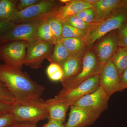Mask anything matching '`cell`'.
<instances>
[{"label": "cell", "instance_id": "6da1fadb", "mask_svg": "<svg viewBox=\"0 0 127 127\" xmlns=\"http://www.w3.org/2000/svg\"><path fill=\"white\" fill-rule=\"evenodd\" d=\"M0 80L15 96L16 102L39 100L45 90L27 73L5 64H0Z\"/></svg>", "mask_w": 127, "mask_h": 127}, {"label": "cell", "instance_id": "7a4b0ae2", "mask_svg": "<svg viewBox=\"0 0 127 127\" xmlns=\"http://www.w3.org/2000/svg\"><path fill=\"white\" fill-rule=\"evenodd\" d=\"M127 20V10L119 8L107 18L86 31L83 39L87 46H91L108 33L118 30Z\"/></svg>", "mask_w": 127, "mask_h": 127}, {"label": "cell", "instance_id": "3957f363", "mask_svg": "<svg viewBox=\"0 0 127 127\" xmlns=\"http://www.w3.org/2000/svg\"><path fill=\"white\" fill-rule=\"evenodd\" d=\"M11 112L18 123L37 124L39 121L48 119L49 117L45 101L42 98L16 102L13 104Z\"/></svg>", "mask_w": 127, "mask_h": 127}, {"label": "cell", "instance_id": "277c9868", "mask_svg": "<svg viewBox=\"0 0 127 127\" xmlns=\"http://www.w3.org/2000/svg\"><path fill=\"white\" fill-rule=\"evenodd\" d=\"M62 4L60 0H41L37 4L17 12L10 22L17 24L43 20L55 15Z\"/></svg>", "mask_w": 127, "mask_h": 127}, {"label": "cell", "instance_id": "5b68a950", "mask_svg": "<svg viewBox=\"0 0 127 127\" xmlns=\"http://www.w3.org/2000/svg\"><path fill=\"white\" fill-rule=\"evenodd\" d=\"M102 68L95 53L91 50L86 51L83 57L81 71L74 77L62 83L63 88L61 91L72 89L94 75L100 74Z\"/></svg>", "mask_w": 127, "mask_h": 127}, {"label": "cell", "instance_id": "8992f818", "mask_svg": "<svg viewBox=\"0 0 127 127\" xmlns=\"http://www.w3.org/2000/svg\"><path fill=\"white\" fill-rule=\"evenodd\" d=\"M28 42L14 41L0 45V60L5 65L22 70L25 65Z\"/></svg>", "mask_w": 127, "mask_h": 127}, {"label": "cell", "instance_id": "52a82bcc", "mask_svg": "<svg viewBox=\"0 0 127 127\" xmlns=\"http://www.w3.org/2000/svg\"><path fill=\"white\" fill-rule=\"evenodd\" d=\"M99 86V74H97L72 89L66 91H60L55 98L57 100L71 106L77 100L94 92Z\"/></svg>", "mask_w": 127, "mask_h": 127}, {"label": "cell", "instance_id": "ba28073f", "mask_svg": "<svg viewBox=\"0 0 127 127\" xmlns=\"http://www.w3.org/2000/svg\"><path fill=\"white\" fill-rule=\"evenodd\" d=\"M42 20L15 24L7 33L0 37V45L14 41L31 42L36 41L37 29Z\"/></svg>", "mask_w": 127, "mask_h": 127}, {"label": "cell", "instance_id": "9c48e42d", "mask_svg": "<svg viewBox=\"0 0 127 127\" xmlns=\"http://www.w3.org/2000/svg\"><path fill=\"white\" fill-rule=\"evenodd\" d=\"M53 44L40 41L28 42L25 65L32 68H38L48 58L53 49Z\"/></svg>", "mask_w": 127, "mask_h": 127}, {"label": "cell", "instance_id": "30bf717a", "mask_svg": "<svg viewBox=\"0 0 127 127\" xmlns=\"http://www.w3.org/2000/svg\"><path fill=\"white\" fill-rule=\"evenodd\" d=\"M67 122L64 127H87L91 126L99 118L101 113L97 111L71 105Z\"/></svg>", "mask_w": 127, "mask_h": 127}, {"label": "cell", "instance_id": "8fae6325", "mask_svg": "<svg viewBox=\"0 0 127 127\" xmlns=\"http://www.w3.org/2000/svg\"><path fill=\"white\" fill-rule=\"evenodd\" d=\"M119 47L117 30L109 32L98 42L95 50L102 67L112 60Z\"/></svg>", "mask_w": 127, "mask_h": 127}, {"label": "cell", "instance_id": "7c38bea8", "mask_svg": "<svg viewBox=\"0 0 127 127\" xmlns=\"http://www.w3.org/2000/svg\"><path fill=\"white\" fill-rule=\"evenodd\" d=\"M120 77L112 61L106 64L99 74V86L110 96L120 91Z\"/></svg>", "mask_w": 127, "mask_h": 127}, {"label": "cell", "instance_id": "4fadbf2b", "mask_svg": "<svg viewBox=\"0 0 127 127\" xmlns=\"http://www.w3.org/2000/svg\"><path fill=\"white\" fill-rule=\"evenodd\" d=\"M109 97L99 86L94 92L77 100L71 105L92 109L101 114L107 108Z\"/></svg>", "mask_w": 127, "mask_h": 127}, {"label": "cell", "instance_id": "5bb4252c", "mask_svg": "<svg viewBox=\"0 0 127 127\" xmlns=\"http://www.w3.org/2000/svg\"><path fill=\"white\" fill-rule=\"evenodd\" d=\"M122 0H96L92 4L95 12L93 23L103 20L120 7Z\"/></svg>", "mask_w": 127, "mask_h": 127}, {"label": "cell", "instance_id": "9a60e30c", "mask_svg": "<svg viewBox=\"0 0 127 127\" xmlns=\"http://www.w3.org/2000/svg\"><path fill=\"white\" fill-rule=\"evenodd\" d=\"M93 7L92 4L86 0H70L63 5L54 15L61 20H63L71 16H75L82 11Z\"/></svg>", "mask_w": 127, "mask_h": 127}, {"label": "cell", "instance_id": "2e32d148", "mask_svg": "<svg viewBox=\"0 0 127 127\" xmlns=\"http://www.w3.org/2000/svg\"><path fill=\"white\" fill-rule=\"evenodd\" d=\"M45 103L49 115L48 120L64 123L70 105L57 100L55 97L45 101Z\"/></svg>", "mask_w": 127, "mask_h": 127}, {"label": "cell", "instance_id": "e0dca14e", "mask_svg": "<svg viewBox=\"0 0 127 127\" xmlns=\"http://www.w3.org/2000/svg\"><path fill=\"white\" fill-rule=\"evenodd\" d=\"M62 41L68 51L70 57L83 58L87 47L83 39L65 38L62 39Z\"/></svg>", "mask_w": 127, "mask_h": 127}, {"label": "cell", "instance_id": "ac0fdd59", "mask_svg": "<svg viewBox=\"0 0 127 127\" xmlns=\"http://www.w3.org/2000/svg\"><path fill=\"white\" fill-rule=\"evenodd\" d=\"M82 58L70 57L61 66L63 71L62 83L74 77L81 69Z\"/></svg>", "mask_w": 127, "mask_h": 127}, {"label": "cell", "instance_id": "d6986e66", "mask_svg": "<svg viewBox=\"0 0 127 127\" xmlns=\"http://www.w3.org/2000/svg\"><path fill=\"white\" fill-rule=\"evenodd\" d=\"M70 57L68 51L62 40L55 45L51 54L47 59L50 63H55L61 66Z\"/></svg>", "mask_w": 127, "mask_h": 127}, {"label": "cell", "instance_id": "ffe728a7", "mask_svg": "<svg viewBox=\"0 0 127 127\" xmlns=\"http://www.w3.org/2000/svg\"><path fill=\"white\" fill-rule=\"evenodd\" d=\"M47 18L41 21L36 31V40L55 45L56 43L47 21Z\"/></svg>", "mask_w": 127, "mask_h": 127}, {"label": "cell", "instance_id": "44dd1931", "mask_svg": "<svg viewBox=\"0 0 127 127\" xmlns=\"http://www.w3.org/2000/svg\"><path fill=\"white\" fill-rule=\"evenodd\" d=\"M17 0H0V21L10 22L18 11L16 7Z\"/></svg>", "mask_w": 127, "mask_h": 127}, {"label": "cell", "instance_id": "7402d4cb", "mask_svg": "<svg viewBox=\"0 0 127 127\" xmlns=\"http://www.w3.org/2000/svg\"><path fill=\"white\" fill-rule=\"evenodd\" d=\"M111 61L120 77L127 68V48L119 47Z\"/></svg>", "mask_w": 127, "mask_h": 127}, {"label": "cell", "instance_id": "603a6c76", "mask_svg": "<svg viewBox=\"0 0 127 127\" xmlns=\"http://www.w3.org/2000/svg\"><path fill=\"white\" fill-rule=\"evenodd\" d=\"M62 23V36L63 39L78 38L83 39L86 34V31L78 30L68 25L64 20H61Z\"/></svg>", "mask_w": 127, "mask_h": 127}, {"label": "cell", "instance_id": "cb8c5ba5", "mask_svg": "<svg viewBox=\"0 0 127 127\" xmlns=\"http://www.w3.org/2000/svg\"><path fill=\"white\" fill-rule=\"evenodd\" d=\"M47 21L56 43L61 41L63 39L62 23L61 20L53 15L48 17Z\"/></svg>", "mask_w": 127, "mask_h": 127}, {"label": "cell", "instance_id": "d4e9b609", "mask_svg": "<svg viewBox=\"0 0 127 127\" xmlns=\"http://www.w3.org/2000/svg\"><path fill=\"white\" fill-rule=\"evenodd\" d=\"M62 20L78 30L86 31L96 24V23H87L76 16H71Z\"/></svg>", "mask_w": 127, "mask_h": 127}, {"label": "cell", "instance_id": "484cf974", "mask_svg": "<svg viewBox=\"0 0 127 127\" xmlns=\"http://www.w3.org/2000/svg\"><path fill=\"white\" fill-rule=\"evenodd\" d=\"M16 101L15 96L0 80V102L14 104Z\"/></svg>", "mask_w": 127, "mask_h": 127}, {"label": "cell", "instance_id": "4316f807", "mask_svg": "<svg viewBox=\"0 0 127 127\" xmlns=\"http://www.w3.org/2000/svg\"><path fill=\"white\" fill-rule=\"evenodd\" d=\"M17 123L11 112L0 114V127H10Z\"/></svg>", "mask_w": 127, "mask_h": 127}, {"label": "cell", "instance_id": "83f0119b", "mask_svg": "<svg viewBox=\"0 0 127 127\" xmlns=\"http://www.w3.org/2000/svg\"><path fill=\"white\" fill-rule=\"evenodd\" d=\"M117 31L119 47L127 48V20Z\"/></svg>", "mask_w": 127, "mask_h": 127}, {"label": "cell", "instance_id": "f1b7e54d", "mask_svg": "<svg viewBox=\"0 0 127 127\" xmlns=\"http://www.w3.org/2000/svg\"><path fill=\"white\" fill-rule=\"evenodd\" d=\"M41 0H18L16 7L18 11L27 9L28 7L37 4Z\"/></svg>", "mask_w": 127, "mask_h": 127}, {"label": "cell", "instance_id": "f546056e", "mask_svg": "<svg viewBox=\"0 0 127 127\" xmlns=\"http://www.w3.org/2000/svg\"><path fill=\"white\" fill-rule=\"evenodd\" d=\"M15 25L10 22L0 21V37L7 33Z\"/></svg>", "mask_w": 127, "mask_h": 127}, {"label": "cell", "instance_id": "4dcf8cb0", "mask_svg": "<svg viewBox=\"0 0 127 127\" xmlns=\"http://www.w3.org/2000/svg\"><path fill=\"white\" fill-rule=\"evenodd\" d=\"M62 69L61 67L58 64L55 63H50V65L47 68L46 73L48 77Z\"/></svg>", "mask_w": 127, "mask_h": 127}, {"label": "cell", "instance_id": "1f68e13d", "mask_svg": "<svg viewBox=\"0 0 127 127\" xmlns=\"http://www.w3.org/2000/svg\"><path fill=\"white\" fill-rule=\"evenodd\" d=\"M127 88V68L120 76V91Z\"/></svg>", "mask_w": 127, "mask_h": 127}, {"label": "cell", "instance_id": "d6a6232c", "mask_svg": "<svg viewBox=\"0 0 127 127\" xmlns=\"http://www.w3.org/2000/svg\"><path fill=\"white\" fill-rule=\"evenodd\" d=\"M49 79L53 81H61L63 77V73L62 70H59L48 77Z\"/></svg>", "mask_w": 127, "mask_h": 127}, {"label": "cell", "instance_id": "836d02e7", "mask_svg": "<svg viewBox=\"0 0 127 127\" xmlns=\"http://www.w3.org/2000/svg\"><path fill=\"white\" fill-rule=\"evenodd\" d=\"M13 104L0 102V114L11 112Z\"/></svg>", "mask_w": 127, "mask_h": 127}, {"label": "cell", "instance_id": "e575fe53", "mask_svg": "<svg viewBox=\"0 0 127 127\" xmlns=\"http://www.w3.org/2000/svg\"><path fill=\"white\" fill-rule=\"evenodd\" d=\"M65 124L51 120H48L47 122L42 127H64Z\"/></svg>", "mask_w": 127, "mask_h": 127}, {"label": "cell", "instance_id": "d590c367", "mask_svg": "<svg viewBox=\"0 0 127 127\" xmlns=\"http://www.w3.org/2000/svg\"><path fill=\"white\" fill-rule=\"evenodd\" d=\"M92 9V7L85 9V10L80 12L75 16H76L77 17H78L83 21L84 18H86V17L90 13Z\"/></svg>", "mask_w": 127, "mask_h": 127}, {"label": "cell", "instance_id": "8d00e7d4", "mask_svg": "<svg viewBox=\"0 0 127 127\" xmlns=\"http://www.w3.org/2000/svg\"><path fill=\"white\" fill-rule=\"evenodd\" d=\"M10 127H38L36 124L31 123H18Z\"/></svg>", "mask_w": 127, "mask_h": 127}, {"label": "cell", "instance_id": "74e56055", "mask_svg": "<svg viewBox=\"0 0 127 127\" xmlns=\"http://www.w3.org/2000/svg\"><path fill=\"white\" fill-rule=\"evenodd\" d=\"M120 7L127 10V0H122L120 4Z\"/></svg>", "mask_w": 127, "mask_h": 127}]
</instances>
